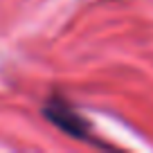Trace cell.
<instances>
[{
    "label": "cell",
    "mask_w": 153,
    "mask_h": 153,
    "mask_svg": "<svg viewBox=\"0 0 153 153\" xmlns=\"http://www.w3.org/2000/svg\"><path fill=\"white\" fill-rule=\"evenodd\" d=\"M43 113L56 128H61L63 133H68L70 137H74V140H88L90 137V135H88V124L72 110L70 104H65V101L50 99L48 104H45Z\"/></svg>",
    "instance_id": "cell-1"
}]
</instances>
